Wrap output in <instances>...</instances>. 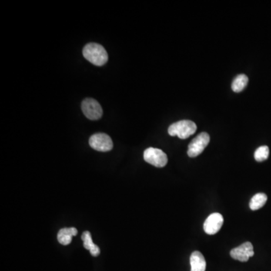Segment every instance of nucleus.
<instances>
[{
	"label": "nucleus",
	"instance_id": "nucleus-6",
	"mask_svg": "<svg viewBox=\"0 0 271 271\" xmlns=\"http://www.w3.org/2000/svg\"><path fill=\"white\" fill-rule=\"evenodd\" d=\"M81 109L84 115L91 120H98L102 117V108L101 104L92 98L84 100L81 103Z\"/></svg>",
	"mask_w": 271,
	"mask_h": 271
},
{
	"label": "nucleus",
	"instance_id": "nucleus-8",
	"mask_svg": "<svg viewBox=\"0 0 271 271\" xmlns=\"http://www.w3.org/2000/svg\"><path fill=\"white\" fill-rule=\"evenodd\" d=\"M223 216L220 213L215 212L207 217L203 224V230L207 235H213L220 231L223 225Z\"/></svg>",
	"mask_w": 271,
	"mask_h": 271
},
{
	"label": "nucleus",
	"instance_id": "nucleus-7",
	"mask_svg": "<svg viewBox=\"0 0 271 271\" xmlns=\"http://www.w3.org/2000/svg\"><path fill=\"white\" fill-rule=\"evenodd\" d=\"M232 259L239 261L241 262H246L249 258L253 256V246L250 242H246L242 243L238 247L235 248L230 252Z\"/></svg>",
	"mask_w": 271,
	"mask_h": 271
},
{
	"label": "nucleus",
	"instance_id": "nucleus-4",
	"mask_svg": "<svg viewBox=\"0 0 271 271\" xmlns=\"http://www.w3.org/2000/svg\"><path fill=\"white\" fill-rule=\"evenodd\" d=\"M143 158L147 163L156 168H164L168 162L166 154L159 148H147L144 152Z\"/></svg>",
	"mask_w": 271,
	"mask_h": 271
},
{
	"label": "nucleus",
	"instance_id": "nucleus-1",
	"mask_svg": "<svg viewBox=\"0 0 271 271\" xmlns=\"http://www.w3.org/2000/svg\"><path fill=\"white\" fill-rule=\"evenodd\" d=\"M83 56L90 63L98 67L103 66L108 61V54L105 48L97 43H89L83 49Z\"/></svg>",
	"mask_w": 271,
	"mask_h": 271
},
{
	"label": "nucleus",
	"instance_id": "nucleus-11",
	"mask_svg": "<svg viewBox=\"0 0 271 271\" xmlns=\"http://www.w3.org/2000/svg\"><path fill=\"white\" fill-rule=\"evenodd\" d=\"M81 239L83 240L84 247L88 250H90L91 255L97 257L101 254V249L97 246L96 244H94L93 242L92 237H91V235L89 232H84L81 235Z\"/></svg>",
	"mask_w": 271,
	"mask_h": 271
},
{
	"label": "nucleus",
	"instance_id": "nucleus-5",
	"mask_svg": "<svg viewBox=\"0 0 271 271\" xmlns=\"http://www.w3.org/2000/svg\"><path fill=\"white\" fill-rule=\"evenodd\" d=\"M89 145L94 150L102 152H109L113 148L112 139L105 134H97L91 136Z\"/></svg>",
	"mask_w": 271,
	"mask_h": 271
},
{
	"label": "nucleus",
	"instance_id": "nucleus-13",
	"mask_svg": "<svg viewBox=\"0 0 271 271\" xmlns=\"http://www.w3.org/2000/svg\"><path fill=\"white\" fill-rule=\"evenodd\" d=\"M268 201V196L264 193H258L254 195L249 203V207L252 210H258L265 206Z\"/></svg>",
	"mask_w": 271,
	"mask_h": 271
},
{
	"label": "nucleus",
	"instance_id": "nucleus-14",
	"mask_svg": "<svg viewBox=\"0 0 271 271\" xmlns=\"http://www.w3.org/2000/svg\"><path fill=\"white\" fill-rule=\"evenodd\" d=\"M269 154V148L267 145H263V146L257 148L254 157H255V161L262 162V161H266L268 159Z\"/></svg>",
	"mask_w": 271,
	"mask_h": 271
},
{
	"label": "nucleus",
	"instance_id": "nucleus-10",
	"mask_svg": "<svg viewBox=\"0 0 271 271\" xmlns=\"http://www.w3.org/2000/svg\"><path fill=\"white\" fill-rule=\"evenodd\" d=\"M78 234L75 228H65L60 230L58 235V242L64 246H67L72 242V237Z\"/></svg>",
	"mask_w": 271,
	"mask_h": 271
},
{
	"label": "nucleus",
	"instance_id": "nucleus-12",
	"mask_svg": "<svg viewBox=\"0 0 271 271\" xmlns=\"http://www.w3.org/2000/svg\"><path fill=\"white\" fill-rule=\"evenodd\" d=\"M249 78L244 74L237 75L232 81V88L234 92L239 93L243 91L247 86Z\"/></svg>",
	"mask_w": 271,
	"mask_h": 271
},
{
	"label": "nucleus",
	"instance_id": "nucleus-3",
	"mask_svg": "<svg viewBox=\"0 0 271 271\" xmlns=\"http://www.w3.org/2000/svg\"><path fill=\"white\" fill-rule=\"evenodd\" d=\"M209 141L210 137L207 133L203 132L197 136L188 145V156L190 158H195L201 155L209 143Z\"/></svg>",
	"mask_w": 271,
	"mask_h": 271
},
{
	"label": "nucleus",
	"instance_id": "nucleus-9",
	"mask_svg": "<svg viewBox=\"0 0 271 271\" xmlns=\"http://www.w3.org/2000/svg\"><path fill=\"white\" fill-rule=\"evenodd\" d=\"M191 271H205L206 262L205 258L199 251H195L190 257Z\"/></svg>",
	"mask_w": 271,
	"mask_h": 271
},
{
	"label": "nucleus",
	"instance_id": "nucleus-2",
	"mask_svg": "<svg viewBox=\"0 0 271 271\" xmlns=\"http://www.w3.org/2000/svg\"><path fill=\"white\" fill-rule=\"evenodd\" d=\"M197 125L194 121L190 120H182L172 124L168 128V134L171 136H177L182 139H187L195 134Z\"/></svg>",
	"mask_w": 271,
	"mask_h": 271
}]
</instances>
